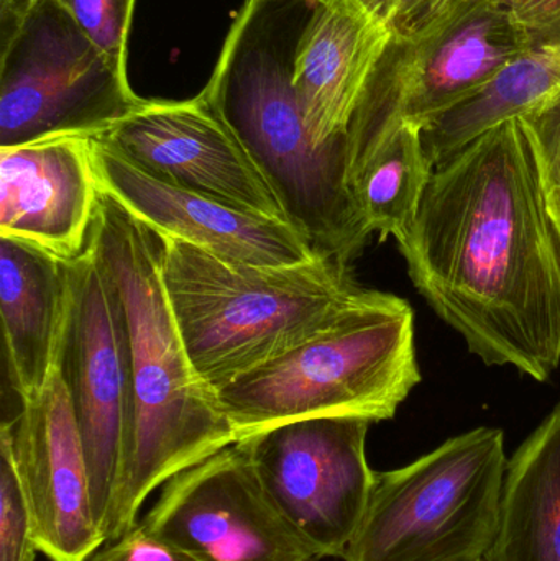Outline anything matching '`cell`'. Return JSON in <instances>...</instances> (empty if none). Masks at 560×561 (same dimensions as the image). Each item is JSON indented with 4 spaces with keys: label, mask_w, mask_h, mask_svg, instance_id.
Returning a JSON list of instances; mask_svg holds the SVG:
<instances>
[{
    "label": "cell",
    "mask_w": 560,
    "mask_h": 561,
    "mask_svg": "<svg viewBox=\"0 0 560 561\" xmlns=\"http://www.w3.org/2000/svg\"><path fill=\"white\" fill-rule=\"evenodd\" d=\"M99 140L164 183L245 213L285 220L272 187L203 94L145 101Z\"/></svg>",
    "instance_id": "cell-12"
},
{
    "label": "cell",
    "mask_w": 560,
    "mask_h": 561,
    "mask_svg": "<svg viewBox=\"0 0 560 561\" xmlns=\"http://www.w3.org/2000/svg\"><path fill=\"white\" fill-rule=\"evenodd\" d=\"M69 273L71 306L59 368L71 394L92 507L105 540L134 411L127 325L117 287L89 243L79 259L69 262Z\"/></svg>",
    "instance_id": "cell-9"
},
{
    "label": "cell",
    "mask_w": 560,
    "mask_h": 561,
    "mask_svg": "<svg viewBox=\"0 0 560 561\" xmlns=\"http://www.w3.org/2000/svg\"><path fill=\"white\" fill-rule=\"evenodd\" d=\"M483 561H560V402L508 460Z\"/></svg>",
    "instance_id": "cell-19"
},
{
    "label": "cell",
    "mask_w": 560,
    "mask_h": 561,
    "mask_svg": "<svg viewBox=\"0 0 560 561\" xmlns=\"http://www.w3.org/2000/svg\"><path fill=\"white\" fill-rule=\"evenodd\" d=\"M391 36L390 26L362 0H316L293 62L296 98L316 145L347 137Z\"/></svg>",
    "instance_id": "cell-16"
},
{
    "label": "cell",
    "mask_w": 560,
    "mask_h": 561,
    "mask_svg": "<svg viewBox=\"0 0 560 561\" xmlns=\"http://www.w3.org/2000/svg\"><path fill=\"white\" fill-rule=\"evenodd\" d=\"M88 243L121 297L134 399L107 543L137 526L153 491L237 444V434L187 355L164 287L160 236L99 191Z\"/></svg>",
    "instance_id": "cell-2"
},
{
    "label": "cell",
    "mask_w": 560,
    "mask_h": 561,
    "mask_svg": "<svg viewBox=\"0 0 560 561\" xmlns=\"http://www.w3.org/2000/svg\"><path fill=\"white\" fill-rule=\"evenodd\" d=\"M82 32L115 65L127 69V39L135 0H58Z\"/></svg>",
    "instance_id": "cell-22"
},
{
    "label": "cell",
    "mask_w": 560,
    "mask_h": 561,
    "mask_svg": "<svg viewBox=\"0 0 560 561\" xmlns=\"http://www.w3.org/2000/svg\"><path fill=\"white\" fill-rule=\"evenodd\" d=\"M69 306V262L0 237L3 342L20 402L38 398L59 368Z\"/></svg>",
    "instance_id": "cell-17"
},
{
    "label": "cell",
    "mask_w": 560,
    "mask_h": 561,
    "mask_svg": "<svg viewBox=\"0 0 560 561\" xmlns=\"http://www.w3.org/2000/svg\"><path fill=\"white\" fill-rule=\"evenodd\" d=\"M88 561H199L180 547L148 533L141 524L104 543Z\"/></svg>",
    "instance_id": "cell-24"
},
{
    "label": "cell",
    "mask_w": 560,
    "mask_h": 561,
    "mask_svg": "<svg viewBox=\"0 0 560 561\" xmlns=\"http://www.w3.org/2000/svg\"><path fill=\"white\" fill-rule=\"evenodd\" d=\"M0 49V148L99 137L144 102L58 0H39Z\"/></svg>",
    "instance_id": "cell-8"
},
{
    "label": "cell",
    "mask_w": 560,
    "mask_h": 561,
    "mask_svg": "<svg viewBox=\"0 0 560 561\" xmlns=\"http://www.w3.org/2000/svg\"><path fill=\"white\" fill-rule=\"evenodd\" d=\"M505 434L479 427L375 477L344 561H483L499 527Z\"/></svg>",
    "instance_id": "cell-6"
},
{
    "label": "cell",
    "mask_w": 560,
    "mask_h": 561,
    "mask_svg": "<svg viewBox=\"0 0 560 561\" xmlns=\"http://www.w3.org/2000/svg\"><path fill=\"white\" fill-rule=\"evenodd\" d=\"M434 312L489 366L545 382L560 363V239L518 118L434 168L398 242Z\"/></svg>",
    "instance_id": "cell-1"
},
{
    "label": "cell",
    "mask_w": 560,
    "mask_h": 561,
    "mask_svg": "<svg viewBox=\"0 0 560 561\" xmlns=\"http://www.w3.org/2000/svg\"><path fill=\"white\" fill-rule=\"evenodd\" d=\"M35 520L39 553L88 561L105 540L92 507L91 481L71 394L56 369L42 394L5 421Z\"/></svg>",
    "instance_id": "cell-14"
},
{
    "label": "cell",
    "mask_w": 560,
    "mask_h": 561,
    "mask_svg": "<svg viewBox=\"0 0 560 561\" xmlns=\"http://www.w3.org/2000/svg\"><path fill=\"white\" fill-rule=\"evenodd\" d=\"M160 239L181 336L214 392L324 332L370 290L355 283L351 266L328 256L292 266L243 265Z\"/></svg>",
    "instance_id": "cell-4"
},
{
    "label": "cell",
    "mask_w": 560,
    "mask_h": 561,
    "mask_svg": "<svg viewBox=\"0 0 560 561\" xmlns=\"http://www.w3.org/2000/svg\"><path fill=\"white\" fill-rule=\"evenodd\" d=\"M141 526L199 561H321L239 444L171 478Z\"/></svg>",
    "instance_id": "cell-11"
},
{
    "label": "cell",
    "mask_w": 560,
    "mask_h": 561,
    "mask_svg": "<svg viewBox=\"0 0 560 561\" xmlns=\"http://www.w3.org/2000/svg\"><path fill=\"white\" fill-rule=\"evenodd\" d=\"M533 33L513 0H456L426 25L391 36L352 115L348 163L400 122L423 130L479 94Z\"/></svg>",
    "instance_id": "cell-7"
},
{
    "label": "cell",
    "mask_w": 560,
    "mask_h": 561,
    "mask_svg": "<svg viewBox=\"0 0 560 561\" xmlns=\"http://www.w3.org/2000/svg\"><path fill=\"white\" fill-rule=\"evenodd\" d=\"M377 13L393 35H407L443 12L456 0H362Z\"/></svg>",
    "instance_id": "cell-25"
},
{
    "label": "cell",
    "mask_w": 560,
    "mask_h": 561,
    "mask_svg": "<svg viewBox=\"0 0 560 561\" xmlns=\"http://www.w3.org/2000/svg\"><path fill=\"white\" fill-rule=\"evenodd\" d=\"M99 186L92 138L65 135L0 148V237L62 262L85 252Z\"/></svg>",
    "instance_id": "cell-15"
},
{
    "label": "cell",
    "mask_w": 560,
    "mask_h": 561,
    "mask_svg": "<svg viewBox=\"0 0 560 561\" xmlns=\"http://www.w3.org/2000/svg\"><path fill=\"white\" fill-rule=\"evenodd\" d=\"M532 145L546 193L560 187V92L518 118Z\"/></svg>",
    "instance_id": "cell-23"
},
{
    "label": "cell",
    "mask_w": 560,
    "mask_h": 561,
    "mask_svg": "<svg viewBox=\"0 0 560 561\" xmlns=\"http://www.w3.org/2000/svg\"><path fill=\"white\" fill-rule=\"evenodd\" d=\"M39 0H0V45L9 42Z\"/></svg>",
    "instance_id": "cell-26"
},
{
    "label": "cell",
    "mask_w": 560,
    "mask_h": 561,
    "mask_svg": "<svg viewBox=\"0 0 560 561\" xmlns=\"http://www.w3.org/2000/svg\"><path fill=\"white\" fill-rule=\"evenodd\" d=\"M560 92V19L538 26L532 42L510 59L473 98L423 128V147L434 168L513 118L523 117Z\"/></svg>",
    "instance_id": "cell-18"
},
{
    "label": "cell",
    "mask_w": 560,
    "mask_h": 561,
    "mask_svg": "<svg viewBox=\"0 0 560 561\" xmlns=\"http://www.w3.org/2000/svg\"><path fill=\"white\" fill-rule=\"evenodd\" d=\"M420 381L413 307L370 289L334 325L217 389L216 398L240 442L305 419L388 421Z\"/></svg>",
    "instance_id": "cell-5"
},
{
    "label": "cell",
    "mask_w": 560,
    "mask_h": 561,
    "mask_svg": "<svg viewBox=\"0 0 560 561\" xmlns=\"http://www.w3.org/2000/svg\"><path fill=\"white\" fill-rule=\"evenodd\" d=\"M548 194V209L551 214L552 222H555L556 230H558L560 239V187L558 190L549 191Z\"/></svg>",
    "instance_id": "cell-28"
},
{
    "label": "cell",
    "mask_w": 560,
    "mask_h": 561,
    "mask_svg": "<svg viewBox=\"0 0 560 561\" xmlns=\"http://www.w3.org/2000/svg\"><path fill=\"white\" fill-rule=\"evenodd\" d=\"M434 167L423 130L400 122L348 167V186L372 236L403 240L413 227Z\"/></svg>",
    "instance_id": "cell-20"
},
{
    "label": "cell",
    "mask_w": 560,
    "mask_h": 561,
    "mask_svg": "<svg viewBox=\"0 0 560 561\" xmlns=\"http://www.w3.org/2000/svg\"><path fill=\"white\" fill-rule=\"evenodd\" d=\"M513 3L532 28L560 19V0H513Z\"/></svg>",
    "instance_id": "cell-27"
},
{
    "label": "cell",
    "mask_w": 560,
    "mask_h": 561,
    "mask_svg": "<svg viewBox=\"0 0 560 561\" xmlns=\"http://www.w3.org/2000/svg\"><path fill=\"white\" fill-rule=\"evenodd\" d=\"M316 0H247L201 94L239 138L316 253L351 266L372 237L348 186L347 137L316 145L293 62Z\"/></svg>",
    "instance_id": "cell-3"
},
{
    "label": "cell",
    "mask_w": 560,
    "mask_h": 561,
    "mask_svg": "<svg viewBox=\"0 0 560 561\" xmlns=\"http://www.w3.org/2000/svg\"><path fill=\"white\" fill-rule=\"evenodd\" d=\"M35 520L13 454L10 428H0V561H35Z\"/></svg>",
    "instance_id": "cell-21"
},
{
    "label": "cell",
    "mask_w": 560,
    "mask_h": 561,
    "mask_svg": "<svg viewBox=\"0 0 560 561\" xmlns=\"http://www.w3.org/2000/svg\"><path fill=\"white\" fill-rule=\"evenodd\" d=\"M361 417L288 422L237 442L283 516L321 553L342 559L370 501L375 473Z\"/></svg>",
    "instance_id": "cell-10"
},
{
    "label": "cell",
    "mask_w": 560,
    "mask_h": 561,
    "mask_svg": "<svg viewBox=\"0 0 560 561\" xmlns=\"http://www.w3.org/2000/svg\"><path fill=\"white\" fill-rule=\"evenodd\" d=\"M99 191L157 236L176 239L233 263L292 266L319 256L285 220L245 213L157 180L92 138Z\"/></svg>",
    "instance_id": "cell-13"
}]
</instances>
